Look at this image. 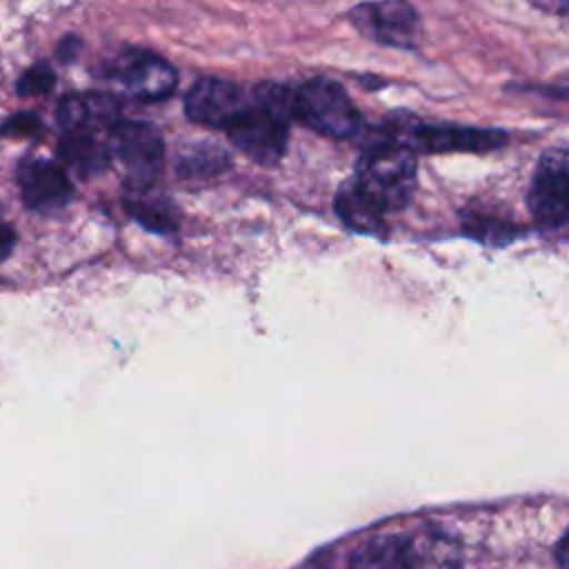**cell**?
<instances>
[{
    "mask_svg": "<svg viewBox=\"0 0 569 569\" xmlns=\"http://www.w3.org/2000/svg\"><path fill=\"white\" fill-rule=\"evenodd\" d=\"M351 20L365 36L393 47H411L418 36V13L407 0L360 4L351 11Z\"/></svg>",
    "mask_w": 569,
    "mask_h": 569,
    "instance_id": "8992f818",
    "label": "cell"
},
{
    "mask_svg": "<svg viewBox=\"0 0 569 569\" xmlns=\"http://www.w3.org/2000/svg\"><path fill=\"white\" fill-rule=\"evenodd\" d=\"M296 118L329 138H351L362 124L345 89L327 78H313L296 91Z\"/></svg>",
    "mask_w": 569,
    "mask_h": 569,
    "instance_id": "7a4b0ae2",
    "label": "cell"
},
{
    "mask_svg": "<svg viewBox=\"0 0 569 569\" xmlns=\"http://www.w3.org/2000/svg\"><path fill=\"white\" fill-rule=\"evenodd\" d=\"M109 151L122 164L133 191H144L158 178L164 160V144L149 122H118L111 129Z\"/></svg>",
    "mask_w": 569,
    "mask_h": 569,
    "instance_id": "3957f363",
    "label": "cell"
},
{
    "mask_svg": "<svg viewBox=\"0 0 569 569\" xmlns=\"http://www.w3.org/2000/svg\"><path fill=\"white\" fill-rule=\"evenodd\" d=\"M42 129L40 118L33 113H16L9 120L2 122L0 133L2 136H11V138H22V136H33Z\"/></svg>",
    "mask_w": 569,
    "mask_h": 569,
    "instance_id": "ffe728a7",
    "label": "cell"
},
{
    "mask_svg": "<svg viewBox=\"0 0 569 569\" xmlns=\"http://www.w3.org/2000/svg\"><path fill=\"white\" fill-rule=\"evenodd\" d=\"M224 131L229 140L253 162L276 164L287 147L289 120L251 98Z\"/></svg>",
    "mask_w": 569,
    "mask_h": 569,
    "instance_id": "277c9868",
    "label": "cell"
},
{
    "mask_svg": "<svg viewBox=\"0 0 569 569\" xmlns=\"http://www.w3.org/2000/svg\"><path fill=\"white\" fill-rule=\"evenodd\" d=\"M18 182L24 204L33 211H58L71 200V182L51 160H24L18 171Z\"/></svg>",
    "mask_w": 569,
    "mask_h": 569,
    "instance_id": "9c48e42d",
    "label": "cell"
},
{
    "mask_svg": "<svg viewBox=\"0 0 569 569\" xmlns=\"http://www.w3.org/2000/svg\"><path fill=\"white\" fill-rule=\"evenodd\" d=\"M131 216L153 231H171L176 227V213L171 204L162 198H149L142 191H136V196L127 202Z\"/></svg>",
    "mask_w": 569,
    "mask_h": 569,
    "instance_id": "e0dca14e",
    "label": "cell"
},
{
    "mask_svg": "<svg viewBox=\"0 0 569 569\" xmlns=\"http://www.w3.org/2000/svg\"><path fill=\"white\" fill-rule=\"evenodd\" d=\"M56 116L67 133H96L113 129L120 122V104L113 96L102 91L69 93L60 100Z\"/></svg>",
    "mask_w": 569,
    "mask_h": 569,
    "instance_id": "30bf717a",
    "label": "cell"
},
{
    "mask_svg": "<svg viewBox=\"0 0 569 569\" xmlns=\"http://www.w3.org/2000/svg\"><path fill=\"white\" fill-rule=\"evenodd\" d=\"M529 209L542 227L569 222V164L565 160H542L529 189Z\"/></svg>",
    "mask_w": 569,
    "mask_h": 569,
    "instance_id": "ba28073f",
    "label": "cell"
},
{
    "mask_svg": "<svg viewBox=\"0 0 569 569\" xmlns=\"http://www.w3.org/2000/svg\"><path fill=\"white\" fill-rule=\"evenodd\" d=\"M567 4H569V0H567Z\"/></svg>",
    "mask_w": 569,
    "mask_h": 569,
    "instance_id": "cb8c5ba5",
    "label": "cell"
},
{
    "mask_svg": "<svg viewBox=\"0 0 569 569\" xmlns=\"http://www.w3.org/2000/svg\"><path fill=\"white\" fill-rule=\"evenodd\" d=\"M558 562L562 569H569V533L558 545Z\"/></svg>",
    "mask_w": 569,
    "mask_h": 569,
    "instance_id": "603a6c76",
    "label": "cell"
},
{
    "mask_svg": "<svg viewBox=\"0 0 569 569\" xmlns=\"http://www.w3.org/2000/svg\"><path fill=\"white\" fill-rule=\"evenodd\" d=\"M407 569H462L460 545L436 529L407 538Z\"/></svg>",
    "mask_w": 569,
    "mask_h": 569,
    "instance_id": "7c38bea8",
    "label": "cell"
},
{
    "mask_svg": "<svg viewBox=\"0 0 569 569\" xmlns=\"http://www.w3.org/2000/svg\"><path fill=\"white\" fill-rule=\"evenodd\" d=\"M53 82H56V76L47 64H33L18 80V93L20 96H40V93H47L53 87Z\"/></svg>",
    "mask_w": 569,
    "mask_h": 569,
    "instance_id": "d6986e66",
    "label": "cell"
},
{
    "mask_svg": "<svg viewBox=\"0 0 569 569\" xmlns=\"http://www.w3.org/2000/svg\"><path fill=\"white\" fill-rule=\"evenodd\" d=\"M349 569H407V538L378 536L362 542L353 551Z\"/></svg>",
    "mask_w": 569,
    "mask_h": 569,
    "instance_id": "5bb4252c",
    "label": "cell"
},
{
    "mask_svg": "<svg viewBox=\"0 0 569 569\" xmlns=\"http://www.w3.org/2000/svg\"><path fill=\"white\" fill-rule=\"evenodd\" d=\"M353 182L382 213L398 211L413 196L416 158L407 144L376 142L362 153Z\"/></svg>",
    "mask_w": 569,
    "mask_h": 569,
    "instance_id": "6da1fadb",
    "label": "cell"
},
{
    "mask_svg": "<svg viewBox=\"0 0 569 569\" xmlns=\"http://www.w3.org/2000/svg\"><path fill=\"white\" fill-rule=\"evenodd\" d=\"M60 160L80 173L82 178H91L96 173H102L109 167L111 151L107 144L96 140L93 133H67L58 144Z\"/></svg>",
    "mask_w": 569,
    "mask_h": 569,
    "instance_id": "4fadbf2b",
    "label": "cell"
},
{
    "mask_svg": "<svg viewBox=\"0 0 569 569\" xmlns=\"http://www.w3.org/2000/svg\"><path fill=\"white\" fill-rule=\"evenodd\" d=\"M229 164V156L213 140H193L178 153V171L182 176H213Z\"/></svg>",
    "mask_w": 569,
    "mask_h": 569,
    "instance_id": "2e32d148",
    "label": "cell"
},
{
    "mask_svg": "<svg viewBox=\"0 0 569 569\" xmlns=\"http://www.w3.org/2000/svg\"><path fill=\"white\" fill-rule=\"evenodd\" d=\"M502 133L491 129L416 127L407 133V147L422 151H485L502 144Z\"/></svg>",
    "mask_w": 569,
    "mask_h": 569,
    "instance_id": "8fae6325",
    "label": "cell"
},
{
    "mask_svg": "<svg viewBox=\"0 0 569 569\" xmlns=\"http://www.w3.org/2000/svg\"><path fill=\"white\" fill-rule=\"evenodd\" d=\"M249 100L251 98L229 80L202 78L189 89L184 98V113L193 122L227 129Z\"/></svg>",
    "mask_w": 569,
    "mask_h": 569,
    "instance_id": "52a82bcc",
    "label": "cell"
},
{
    "mask_svg": "<svg viewBox=\"0 0 569 569\" xmlns=\"http://www.w3.org/2000/svg\"><path fill=\"white\" fill-rule=\"evenodd\" d=\"M467 231L485 242H505L513 236V227L509 222H502L498 218H487L480 213L467 218Z\"/></svg>",
    "mask_w": 569,
    "mask_h": 569,
    "instance_id": "ac0fdd59",
    "label": "cell"
},
{
    "mask_svg": "<svg viewBox=\"0 0 569 569\" xmlns=\"http://www.w3.org/2000/svg\"><path fill=\"white\" fill-rule=\"evenodd\" d=\"M336 211L356 231L378 233L382 231V211L356 187V182L345 184L336 196Z\"/></svg>",
    "mask_w": 569,
    "mask_h": 569,
    "instance_id": "9a60e30c",
    "label": "cell"
},
{
    "mask_svg": "<svg viewBox=\"0 0 569 569\" xmlns=\"http://www.w3.org/2000/svg\"><path fill=\"white\" fill-rule=\"evenodd\" d=\"M13 244H16V231L0 220V262L11 253Z\"/></svg>",
    "mask_w": 569,
    "mask_h": 569,
    "instance_id": "44dd1931",
    "label": "cell"
},
{
    "mask_svg": "<svg viewBox=\"0 0 569 569\" xmlns=\"http://www.w3.org/2000/svg\"><path fill=\"white\" fill-rule=\"evenodd\" d=\"M111 78L122 87V91L142 102H156L171 96L178 76L169 62L147 51H127L113 67Z\"/></svg>",
    "mask_w": 569,
    "mask_h": 569,
    "instance_id": "5b68a950",
    "label": "cell"
},
{
    "mask_svg": "<svg viewBox=\"0 0 569 569\" xmlns=\"http://www.w3.org/2000/svg\"><path fill=\"white\" fill-rule=\"evenodd\" d=\"M78 49H80V40L73 38V36H69V38H64V40L60 42L58 56H60V60H71Z\"/></svg>",
    "mask_w": 569,
    "mask_h": 569,
    "instance_id": "7402d4cb",
    "label": "cell"
}]
</instances>
